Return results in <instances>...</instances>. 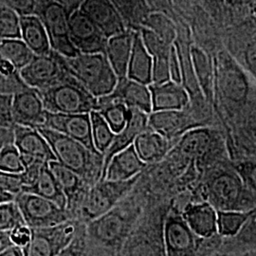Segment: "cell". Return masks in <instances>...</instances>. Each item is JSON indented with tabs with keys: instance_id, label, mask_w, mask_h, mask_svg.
<instances>
[{
	"instance_id": "cell-1",
	"label": "cell",
	"mask_w": 256,
	"mask_h": 256,
	"mask_svg": "<svg viewBox=\"0 0 256 256\" xmlns=\"http://www.w3.org/2000/svg\"><path fill=\"white\" fill-rule=\"evenodd\" d=\"M138 216L137 208L122 205L120 202L112 210L86 224L90 256H118Z\"/></svg>"
},
{
	"instance_id": "cell-2",
	"label": "cell",
	"mask_w": 256,
	"mask_h": 256,
	"mask_svg": "<svg viewBox=\"0 0 256 256\" xmlns=\"http://www.w3.org/2000/svg\"><path fill=\"white\" fill-rule=\"evenodd\" d=\"M204 194L216 210H256V191L243 182L234 168L218 166L207 174Z\"/></svg>"
},
{
	"instance_id": "cell-3",
	"label": "cell",
	"mask_w": 256,
	"mask_h": 256,
	"mask_svg": "<svg viewBox=\"0 0 256 256\" xmlns=\"http://www.w3.org/2000/svg\"><path fill=\"white\" fill-rule=\"evenodd\" d=\"M36 129L48 142L57 162L82 178L90 187L101 180L104 156L48 128L39 126Z\"/></svg>"
},
{
	"instance_id": "cell-4",
	"label": "cell",
	"mask_w": 256,
	"mask_h": 256,
	"mask_svg": "<svg viewBox=\"0 0 256 256\" xmlns=\"http://www.w3.org/2000/svg\"><path fill=\"white\" fill-rule=\"evenodd\" d=\"M164 243L166 256H210L218 252L222 239L198 236L182 218L180 212L171 209L164 221Z\"/></svg>"
},
{
	"instance_id": "cell-5",
	"label": "cell",
	"mask_w": 256,
	"mask_h": 256,
	"mask_svg": "<svg viewBox=\"0 0 256 256\" xmlns=\"http://www.w3.org/2000/svg\"><path fill=\"white\" fill-rule=\"evenodd\" d=\"M63 62L66 72L95 98L110 94L118 82L104 54H79L70 58L63 56Z\"/></svg>"
},
{
	"instance_id": "cell-6",
	"label": "cell",
	"mask_w": 256,
	"mask_h": 256,
	"mask_svg": "<svg viewBox=\"0 0 256 256\" xmlns=\"http://www.w3.org/2000/svg\"><path fill=\"white\" fill-rule=\"evenodd\" d=\"M37 92L45 110L52 113L90 114L98 108V98L70 74L52 86Z\"/></svg>"
},
{
	"instance_id": "cell-7",
	"label": "cell",
	"mask_w": 256,
	"mask_h": 256,
	"mask_svg": "<svg viewBox=\"0 0 256 256\" xmlns=\"http://www.w3.org/2000/svg\"><path fill=\"white\" fill-rule=\"evenodd\" d=\"M140 176L124 182L101 180L92 185L77 210L76 220L88 224L115 208L136 186Z\"/></svg>"
},
{
	"instance_id": "cell-8",
	"label": "cell",
	"mask_w": 256,
	"mask_h": 256,
	"mask_svg": "<svg viewBox=\"0 0 256 256\" xmlns=\"http://www.w3.org/2000/svg\"><path fill=\"white\" fill-rule=\"evenodd\" d=\"M214 66V98L220 95L221 101L230 106L244 104L250 93V84L242 68L226 52L220 54Z\"/></svg>"
},
{
	"instance_id": "cell-9",
	"label": "cell",
	"mask_w": 256,
	"mask_h": 256,
	"mask_svg": "<svg viewBox=\"0 0 256 256\" xmlns=\"http://www.w3.org/2000/svg\"><path fill=\"white\" fill-rule=\"evenodd\" d=\"M165 216L162 212L137 221L118 256H166L162 234Z\"/></svg>"
},
{
	"instance_id": "cell-10",
	"label": "cell",
	"mask_w": 256,
	"mask_h": 256,
	"mask_svg": "<svg viewBox=\"0 0 256 256\" xmlns=\"http://www.w3.org/2000/svg\"><path fill=\"white\" fill-rule=\"evenodd\" d=\"M37 16L42 21L52 50L66 58L79 54L70 38V14L52 0H37Z\"/></svg>"
},
{
	"instance_id": "cell-11",
	"label": "cell",
	"mask_w": 256,
	"mask_h": 256,
	"mask_svg": "<svg viewBox=\"0 0 256 256\" xmlns=\"http://www.w3.org/2000/svg\"><path fill=\"white\" fill-rule=\"evenodd\" d=\"M86 224L78 220H70L59 225L30 229L32 236L24 256H55L68 246Z\"/></svg>"
},
{
	"instance_id": "cell-12",
	"label": "cell",
	"mask_w": 256,
	"mask_h": 256,
	"mask_svg": "<svg viewBox=\"0 0 256 256\" xmlns=\"http://www.w3.org/2000/svg\"><path fill=\"white\" fill-rule=\"evenodd\" d=\"M25 224L30 229L48 228L59 225L70 220H75L72 214L50 202L34 194L20 192L16 196Z\"/></svg>"
},
{
	"instance_id": "cell-13",
	"label": "cell",
	"mask_w": 256,
	"mask_h": 256,
	"mask_svg": "<svg viewBox=\"0 0 256 256\" xmlns=\"http://www.w3.org/2000/svg\"><path fill=\"white\" fill-rule=\"evenodd\" d=\"M68 74L63 56L54 50L48 54L34 55L32 61L19 70V76L24 84L37 90L52 86Z\"/></svg>"
},
{
	"instance_id": "cell-14",
	"label": "cell",
	"mask_w": 256,
	"mask_h": 256,
	"mask_svg": "<svg viewBox=\"0 0 256 256\" xmlns=\"http://www.w3.org/2000/svg\"><path fill=\"white\" fill-rule=\"evenodd\" d=\"M205 126V122L189 108L182 110L155 111L148 115V128L176 142L192 128Z\"/></svg>"
},
{
	"instance_id": "cell-15",
	"label": "cell",
	"mask_w": 256,
	"mask_h": 256,
	"mask_svg": "<svg viewBox=\"0 0 256 256\" xmlns=\"http://www.w3.org/2000/svg\"><path fill=\"white\" fill-rule=\"evenodd\" d=\"M70 38L79 54H104L108 38L80 10L70 16Z\"/></svg>"
},
{
	"instance_id": "cell-16",
	"label": "cell",
	"mask_w": 256,
	"mask_h": 256,
	"mask_svg": "<svg viewBox=\"0 0 256 256\" xmlns=\"http://www.w3.org/2000/svg\"><path fill=\"white\" fill-rule=\"evenodd\" d=\"M42 126L72 138L90 150L97 152L92 142L90 114H61L46 111Z\"/></svg>"
},
{
	"instance_id": "cell-17",
	"label": "cell",
	"mask_w": 256,
	"mask_h": 256,
	"mask_svg": "<svg viewBox=\"0 0 256 256\" xmlns=\"http://www.w3.org/2000/svg\"><path fill=\"white\" fill-rule=\"evenodd\" d=\"M46 110L37 90L27 88L12 94V119L14 124L37 128L45 120Z\"/></svg>"
},
{
	"instance_id": "cell-18",
	"label": "cell",
	"mask_w": 256,
	"mask_h": 256,
	"mask_svg": "<svg viewBox=\"0 0 256 256\" xmlns=\"http://www.w3.org/2000/svg\"><path fill=\"white\" fill-rule=\"evenodd\" d=\"M79 10L108 37L124 32L128 28L110 0H82Z\"/></svg>"
},
{
	"instance_id": "cell-19",
	"label": "cell",
	"mask_w": 256,
	"mask_h": 256,
	"mask_svg": "<svg viewBox=\"0 0 256 256\" xmlns=\"http://www.w3.org/2000/svg\"><path fill=\"white\" fill-rule=\"evenodd\" d=\"M216 133L210 128H192L185 132L178 142V153L192 160H205L216 149Z\"/></svg>"
},
{
	"instance_id": "cell-20",
	"label": "cell",
	"mask_w": 256,
	"mask_h": 256,
	"mask_svg": "<svg viewBox=\"0 0 256 256\" xmlns=\"http://www.w3.org/2000/svg\"><path fill=\"white\" fill-rule=\"evenodd\" d=\"M12 130L14 144L18 148L20 155L34 158L45 164L56 160L48 142L36 128L14 124Z\"/></svg>"
},
{
	"instance_id": "cell-21",
	"label": "cell",
	"mask_w": 256,
	"mask_h": 256,
	"mask_svg": "<svg viewBox=\"0 0 256 256\" xmlns=\"http://www.w3.org/2000/svg\"><path fill=\"white\" fill-rule=\"evenodd\" d=\"M48 167L64 192L66 200V210L76 220L77 210L82 203L86 192L90 187L82 180V178L56 160L48 162Z\"/></svg>"
},
{
	"instance_id": "cell-22",
	"label": "cell",
	"mask_w": 256,
	"mask_h": 256,
	"mask_svg": "<svg viewBox=\"0 0 256 256\" xmlns=\"http://www.w3.org/2000/svg\"><path fill=\"white\" fill-rule=\"evenodd\" d=\"M148 115L146 112L135 108H129V118L126 126L119 133L115 134L108 151L104 155L102 178L111 158L120 151L133 146L136 138L148 128Z\"/></svg>"
},
{
	"instance_id": "cell-23",
	"label": "cell",
	"mask_w": 256,
	"mask_h": 256,
	"mask_svg": "<svg viewBox=\"0 0 256 256\" xmlns=\"http://www.w3.org/2000/svg\"><path fill=\"white\" fill-rule=\"evenodd\" d=\"M151 94L152 112L185 110L190 104V96L182 84L168 81L148 86Z\"/></svg>"
},
{
	"instance_id": "cell-24",
	"label": "cell",
	"mask_w": 256,
	"mask_h": 256,
	"mask_svg": "<svg viewBox=\"0 0 256 256\" xmlns=\"http://www.w3.org/2000/svg\"><path fill=\"white\" fill-rule=\"evenodd\" d=\"M182 218L189 228L200 238H210L218 234L216 210L209 202H200L187 204L182 212Z\"/></svg>"
},
{
	"instance_id": "cell-25",
	"label": "cell",
	"mask_w": 256,
	"mask_h": 256,
	"mask_svg": "<svg viewBox=\"0 0 256 256\" xmlns=\"http://www.w3.org/2000/svg\"><path fill=\"white\" fill-rule=\"evenodd\" d=\"M146 166L134 146H130L111 158L102 180L112 182L129 180L140 174Z\"/></svg>"
},
{
	"instance_id": "cell-26",
	"label": "cell",
	"mask_w": 256,
	"mask_h": 256,
	"mask_svg": "<svg viewBox=\"0 0 256 256\" xmlns=\"http://www.w3.org/2000/svg\"><path fill=\"white\" fill-rule=\"evenodd\" d=\"M110 95L126 104L128 108L140 110L147 114L152 112L151 94L146 84L130 80L128 77L122 78Z\"/></svg>"
},
{
	"instance_id": "cell-27",
	"label": "cell",
	"mask_w": 256,
	"mask_h": 256,
	"mask_svg": "<svg viewBox=\"0 0 256 256\" xmlns=\"http://www.w3.org/2000/svg\"><path fill=\"white\" fill-rule=\"evenodd\" d=\"M134 34V30H128L124 32L110 37L108 40L104 54L106 55L118 80L126 77Z\"/></svg>"
},
{
	"instance_id": "cell-28",
	"label": "cell",
	"mask_w": 256,
	"mask_h": 256,
	"mask_svg": "<svg viewBox=\"0 0 256 256\" xmlns=\"http://www.w3.org/2000/svg\"><path fill=\"white\" fill-rule=\"evenodd\" d=\"M174 144L160 134L147 128L136 138L133 146L140 158L147 165L162 160Z\"/></svg>"
},
{
	"instance_id": "cell-29",
	"label": "cell",
	"mask_w": 256,
	"mask_h": 256,
	"mask_svg": "<svg viewBox=\"0 0 256 256\" xmlns=\"http://www.w3.org/2000/svg\"><path fill=\"white\" fill-rule=\"evenodd\" d=\"M152 56L144 46L138 32H135L126 77L130 80L149 86L152 82Z\"/></svg>"
},
{
	"instance_id": "cell-30",
	"label": "cell",
	"mask_w": 256,
	"mask_h": 256,
	"mask_svg": "<svg viewBox=\"0 0 256 256\" xmlns=\"http://www.w3.org/2000/svg\"><path fill=\"white\" fill-rule=\"evenodd\" d=\"M20 34L34 54L46 55L52 52L45 27L36 14L20 16Z\"/></svg>"
},
{
	"instance_id": "cell-31",
	"label": "cell",
	"mask_w": 256,
	"mask_h": 256,
	"mask_svg": "<svg viewBox=\"0 0 256 256\" xmlns=\"http://www.w3.org/2000/svg\"><path fill=\"white\" fill-rule=\"evenodd\" d=\"M191 62L192 70L198 86L205 100L209 104H214V66L210 56L206 54L200 48H191Z\"/></svg>"
},
{
	"instance_id": "cell-32",
	"label": "cell",
	"mask_w": 256,
	"mask_h": 256,
	"mask_svg": "<svg viewBox=\"0 0 256 256\" xmlns=\"http://www.w3.org/2000/svg\"><path fill=\"white\" fill-rule=\"evenodd\" d=\"M22 192H28L44 198L54 202L59 207L66 209V200L64 192L61 190L54 174L52 173L48 164L43 166L38 178L32 186L24 187Z\"/></svg>"
},
{
	"instance_id": "cell-33",
	"label": "cell",
	"mask_w": 256,
	"mask_h": 256,
	"mask_svg": "<svg viewBox=\"0 0 256 256\" xmlns=\"http://www.w3.org/2000/svg\"><path fill=\"white\" fill-rule=\"evenodd\" d=\"M96 111L100 113L115 134L124 129L129 118L128 106L113 99L110 94L98 98V108Z\"/></svg>"
},
{
	"instance_id": "cell-34",
	"label": "cell",
	"mask_w": 256,
	"mask_h": 256,
	"mask_svg": "<svg viewBox=\"0 0 256 256\" xmlns=\"http://www.w3.org/2000/svg\"><path fill=\"white\" fill-rule=\"evenodd\" d=\"M128 30L137 32L151 12L146 0H110Z\"/></svg>"
},
{
	"instance_id": "cell-35",
	"label": "cell",
	"mask_w": 256,
	"mask_h": 256,
	"mask_svg": "<svg viewBox=\"0 0 256 256\" xmlns=\"http://www.w3.org/2000/svg\"><path fill=\"white\" fill-rule=\"evenodd\" d=\"M34 56L21 38L0 40V58L12 64L18 72L32 61Z\"/></svg>"
},
{
	"instance_id": "cell-36",
	"label": "cell",
	"mask_w": 256,
	"mask_h": 256,
	"mask_svg": "<svg viewBox=\"0 0 256 256\" xmlns=\"http://www.w3.org/2000/svg\"><path fill=\"white\" fill-rule=\"evenodd\" d=\"M256 214V210H216V228L221 238H230L238 236L248 220Z\"/></svg>"
},
{
	"instance_id": "cell-37",
	"label": "cell",
	"mask_w": 256,
	"mask_h": 256,
	"mask_svg": "<svg viewBox=\"0 0 256 256\" xmlns=\"http://www.w3.org/2000/svg\"><path fill=\"white\" fill-rule=\"evenodd\" d=\"M142 28H146L162 38L169 45H174L178 32L174 22L160 12H151L142 23Z\"/></svg>"
},
{
	"instance_id": "cell-38",
	"label": "cell",
	"mask_w": 256,
	"mask_h": 256,
	"mask_svg": "<svg viewBox=\"0 0 256 256\" xmlns=\"http://www.w3.org/2000/svg\"><path fill=\"white\" fill-rule=\"evenodd\" d=\"M92 122V137L96 151L104 156L110 146L115 133L98 111L90 113Z\"/></svg>"
},
{
	"instance_id": "cell-39",
	"label": "cell",
	"mask_w": 256,
	"mask_h": 256,
	"mask_svg": "<svg viewBox=\"0 0 256 256\" xmlns=\"http://www.w3.org/2000/svg\"><path fill=\"white\" fill-rule=\"evenodd\" d=\"M27 88L21 80L18 70L0 58V93L12 95Z\"/></svg>"
},
{
	"instance_id": "cell-40",
	"label": "cell",
	"mask_w": 256,
	"mask_h": 256,
	"mask_svg": "<svg viewBox=\"0 0 256 256\" xmlns=\"http://www.w3.org/2000/svg\"><path fill=\"white\" fill-rule=\"evenodd\" d=\"M21 38L20 16L8 7L0 4V40Z\"/></svg>"
},
{
	"instance_id": "cell-41",
	"label": "cell",
	"mask_w": 256,
	"mask_h": 256,
	"mask_svg": "<svg viewBox=\"0 0 256 256\" xmlns=\"http://www.w3.org/2000/svg\"><path fill=\"white\" fill-rule=\"evenodd\" d=\"M0 171L12 174H20L24 171L22 156L14 144H7L0 150Z\"/></svg>"
},
{
	"instance_id": "cell-42",
	"label": "cell",
	"mask_w": 256,
	"mask_h": 256,
	"mask_svg": "<svg viewBox=\"0 0 256 256\" xmlns=\"http://www.w3.org/2000/svg\"><path fill=\"white\" fill-rule=\"evenodd\" d=\"M24 224L22 214L14 200L0 203V230L10 232Z\"/></svg>"
},
{
	"instance_id": "cell-43",
	"label": "cell",
	"mask_w": 256,
	"mask_h": 256,
	"mask_svg": "<svg viewBox=\"0 0 256 256\" xmlns=\"http://www.w3.org/2000/svg\"><path fill=\"white\" fill-rule=\"evenodd\" d=\"M138 32H140L144 46L152 58L170 54L173 45L167 44L162 38L146 28H140Z\"/></svg>"
},
{
	"instance_id": "cell-44",
	"label": "cell",
	"mask_w": 256,
	"mask_h": 256,
	"mask_svg": "<svg viewBox=\"0 0 256 256\" xmlns=\"http://www.w3.org/2000/svg\"><path fill=\"white\" fill-rule=\"evenodd\" d=\"M55 256H90L86 225L72 241V243Z\"/></svg>"
},
{
	"instance_id": "cell-45",
	"label": "cell",
	"mask_w": 256,
	"mask_h": 256,
	"mask_svg": "<svg viewBox=\"0 0 256 256\" xmlns=\"http://www.w3.org/2000/svg\"><path fill=\"white\" fill-rule=\"evenodd\" d=\"M169 55L152 58L153 64H152V82L151 84H162V82L170 81Z\"/></svg>"
},
{
	"instance_id": "cell-46",
	"label": "cell",
	"mask_w": 256,
	"mask_h": 256,
	"mask_svg": "<svg viewBox=\"0 0 256 256\" xmlns=\"http://www.w3.org/2000/svg\"><path fill=\"white\" fill-rule=\"evenodd\" d=\"M0 4L12 10L19 16L36 14L37 0H0Z\"/></svg>"
},
{
	"instance_id": "cell-47",
	"label": "cell",
	"mask_w": 256,
	"mask_h": 256,
	"mask_svg": "<svg viewBox=\"0 0 256 256\" xmlns=\"http://www.w3.org/2000/svg\"><path fill=\"white\" fill-rule=\"evenodd\" d=\"M0 188L16 196L22 192L23 180L21 176L0 171Z\"/></svg>"
},
{
	"instance_id": "cell-48",
	"label": "cell",
	"mask_w": 256,
	"mask_h": 256,
	"mask_svg": "<svg viewBox=\"0 0 256 256\" xmlns=\"http://www.w3.org/2000/svg\"><path fill=\"white\" fill-rule=\"evenodd\" d=\"M12 94L0 93V126L6 128H14L12 119Z\"/></svg>"
},
{
	"instance_id": "cell-49",
	"label": "cell",
	"mask_w": 256,
	"mask_h": 256,
	"mask_svg": "<svg viewBox=\"0 0 256 256\" xmlns=\"http://www.w3.org/2000/svg\"><path fill=\"white\" fill-rule=\"evenodd\" d=\"M30 236H32V230L26 224L18 226L10 232V239L12 245L21 248L27 247L28 244L30 241Z\"/></svg>"
},
{
	"instance_id": "cell-50",
	"label": "cell",
	"mask_w": 256,
	"mask_h": 256,
	"mask_svg": "<svg viewBox=\"0 0 256 256\" xmlns=\"http://www.w3.org/2000/svg\"><path fill=\"white\" fill-rule=\"evenodd\" d=\"M169 72H170V80L173 82L182 84V70H180V62L176 46L173 45L170 55H169Z\"/></svg>"
},
{
	"instance_id": "cell-51",
	"label": "cell",
	"mask_w": 256,
	"mask_h": 256,
	"mask_svg": "<svg viewBox=\"0 0 256 256\" xmlns=\"http://www.w3.org/2000/svg\"><path fill=\"white\" fill-rule=\"evenodd\" d=\"M10 144H14V130L12 128L0 126V150Z\"/></svg>"
},
{
	"instance_id": "cell-52",
	"label": "cell",
	"mask_w": 256,
	"mask_h": 256,
	"mask_svg": "<svg viewBox=\"0 0 256 256\" xmlns=\"http://www.w3.org/2000/svg\"><path fill=\"white\" fill-rule=\"evenodd\" d=\"M52 1L62 6L70 14H72L74 12L79 10L82 0H52Z\"/></svg>"
},
{
	"instance_id": "cell-53",
	"label": "cell",
	"mask_w": 256,
	"mask_h": 256,
	"mask_svg": "<svg viewBox=\"0 0 256 256\" xmlns=\"http://www.w3.org/2000/svg\"><path fill=\"white\" fill-rule=\"evenodd\" d=\"M12 246L14 245L10 239V232L0 230V252H4Z\"/></svg>"
},
{
	"instance_id": "cell-54",
	"label": "cell",
	"mask_w": 256,
	"mask_h": 256,
	"mask_svg": "<svg viewBox=\"0 0 256 256\" xmlns=\"http://www.w3.org/2000/svg\"><path fill=\"white\" fill-rule=\"evenodd\" d=\"M0 256H24V254L21 248L12 246L5 250L4 252H0Z\"/></svg>"
},
{
	"instance_id": "cell-55",
	"label": "cell",
	"mask_w": 256,
	"mask_h": 256,
	"mask_svg": "<svg viewBox=\"0 0 256 256\" xmlns=\"http://www.w3.org/2000/svg\"><path fill=\"white\" fill-rule=\"evenodd\" d=\"M14 196L10 194L9 192H5L0 188V203L3 202H14Z\"/></svg>"
},
{
	"instance_id": "cell-56",
	"label": "cell",
	"mask_w": 256,
	"mask_h": 256,
	"mask_svg": "<svg viewBox=\"0 0 256 256\" xmlns=\"http://www.w3.org/2000/svg\"><path fill=\"white\" fill-rule=\"evenodd\" d=\"M221 256H222V254H221ZM256 256V248L248 250L243 252H240V254H232V256Z\"/></svg>"
},
{
	"instance_id": "cell-57",
	"label": "cell",
	"mask_w": 256,
	"mask_h": 256,
	"mask_svg": "<svg viewBox=\"0 0 256 256\" xmlns=\"http://www.w3.org/2000/svg\"><path fill=\"white\" fill-rule=\"evenodd\" d=\"M221 256V254H212V256Z\"/></svg>"
}]
</instances>
